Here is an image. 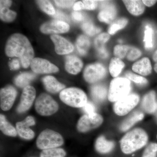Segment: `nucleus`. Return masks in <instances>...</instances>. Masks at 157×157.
<instances>
[{
	"label": "nucleus",
	"instance_id": "obj_34",
	"mask_svg": "<svg viewBox=\"0 0 157 157\" xmlns=\"http://www.w3.org/2000/svg\"><path fill=\"white\" fill-rule=\"evenodd\" d=\"M81 28L86 33L90 36H94L99 33L101 31L100 28L95 26L92 22L90 21L83 23L82 25Z\"/></svg>",
	"mask_w": 157,
	"mask_h": 157
},
{
	"label": "nucleus",
	"instance_id": "obj_33",
	"mask_svg": "<svg viewBox=\"0 0 157 157\" xmlns=\"http://www.w3.org/2000/svg\"><path fill=\"white\" fill-rule=\"evenodd\" d=\"M17 14L8 8H0V17L6 22H12L16 18Z\"/></svg>",
	"mask_w": 157,
	"mask_h": 157
},
{
	"label": "nucleus",
	"instance_id": "obj_35",
	"mask_svg": "<svg viewBox=\"0 0 157 157\" xmlns=\"http://www.w3.org/2000/svg\"><path fill=\"white\" fill-rule=\"evenodd\" d=\"M131 46L124 45H116L113 50V53L116 57L120 59L124 58L127 56Z\"/></svg>",
	"mask_w": 157,
	"mask_h": 157
},
{
	"label": "nucleus",
	"instance_id": "obj_32",
	"mask_svg": "<svg viewBox=\"0 0 157 157\" xmlns=\"http://www.w3.org/2000/svg\"><path fill=\"white\" fill-rule=\"evenodd\" d=\"M66 152L61 148H54L44 150L40 155V157H65Z\"/></svg>",
	"mask_w": 157,
	"mask_h": 157
},
{
	"label": "nucleus",
	"instance_id": "obj_26",
	"mask_svg": "<svg viewBox=\"0 0 157 157\" xmlns=\"http://www.w3.org/2000/svg\"><path fill=\"white\" fill-rule=\"evenodd\" d=\"M0 129L3 134L11 137H16L17 135L16 129L6 119L3 114L0 115Z\"/></svg>",
	"mask_w": 157,
	"mask_h": 157
},
{
	"label": "nucleus",
	"instance_id": "obj_37",
	"mask_svg": "<svg viewBox=\"0 0 157 157\" xmlns=\"http://www.w3.org/2000/svg\"><path fill=\"white\" fill-rule=\"evenodd\" d=\"M125 76L129 80H132L137 84L141 85H145L148 83V81L144 77L138 76L130 72H127Z\"/></svg>",
	"mask_w": 157,
	"mask_h": 157
},
{
	"label": "nucleus",
	"instance_id": "obj_39",
	"mask_svg": "<svg viewBox=\"0 0 157 157\" xmlns=\"http://www.w3.org/2000/svg\"><path fill=\"white\" fill-rule=\"evenodd\" d=\"M141 55V51L138 48L131 46L126 56L127 59L130 61H133L140 57Z\"/></svg>",
	"mask_w": 157,
	"mask_h": 157
},
{
	"label": "nucleus",
	"instance_id": "obj_36",
	"mask_svg": "<svg viewBox=\"0 0 157 157\" xmlns=\"http://www.w3.org/2000/svg\"><path fill=\"white\" fill-rule=\"evenodd\" d=\"M38 6L42 11L49 15H54L56 11L53 6L48 1H37Z\"/></svg>",
	"mask_w": 157,
	"mask_h": 157
},
{
	"label": "nucleus",
	"instance_id": "obj_8",
	"mask_svg": "<svg viewBox=\"0 0 157 157\" xmlns=\"http://www.w3.org/2000/svg\"><path fill=\"white\" fill-rule=\"evenodd\" d=\"M104 119L101 114L96 113L86 114L78 121L77 129L79 132L85 133L100 127Z\"/></svg>",
	"mask_w": 157,
	"mask_h": 157
},
{
	"label": "nucleus",
	"instance_id": "obj_48",
	"mask_svg": "<svg viewBox=\"0 0 157 157\" xmlns=\"http://www.w3.org/2000/svg\"><path fill=\"white\" fill-rule=\"evenodd\" d=\"M12 2L11 1H0V8H8L11 6Z\"/></svg>",
	"mask_w": 157,
	"mask_h": 157
},
{
	"label": "nucleus",
	"instance_id": "obj_6",
	"mask_svg": "<svg viewBox=\"0 0 157 157\" xmlns=\"http://www.w3.org/2000/svg\"><path fill=\"white\" fill-rule=\"evenodd\" d=\"M35 109L40 115L48 116L54 114L58 111L59 105L50 95L42 94L36 100Z\"/></svg>",
	"mask_w": 157,
	"mask_h": 157
},
{
	"label": "nucleus",
	"instance_id": "obj_42",
	"mask_svg": "<svg viewBox=\"0 0 157 157\" xmlns=\"http://www.w3.org/2000/svg\"><path fill=\"white\" fill-rule=\"evenodd\" d=\"M82 108L86 114H90L96 113L95 106L91 102H87L86 104Z\"/></svg>",
	"mask_w": 157,
	"mask_h": 157
},
{
	"label": "nucleus",
	"instance_id": "obj_4",
	"mask_svg": "<svg viewBox=\"0 0 157 157\" xmlns=\"http://www.w3.org/2000/svg\"><path fill=\"white\" fill-rule=\"evenodd\" d=\"M59 97L65 104L76 108L83 107L88 102L86 94L82 90L77 88L63 90L60 94Z\"/></svg>",
	"mask_w": 157,
	"mask_h": 157
},
{
	"label": "nucleus",
	"instance_id": "obj_50",
	"mask_svg": "<svg viewBox=\"0 0 157 157\" xmlns=\"http://www.w3.org/2000/svg\"><path fill=\"white\" fill-rule=\"evenodd\" d=\"M153 59L156 63H157V50L155 52L153 56Z\"/></svg>",
	"mask_w": 157,
	"mask_h": 157
},
{
	"label": "nucleus",
	"instance_id": "obj_16",
	"mask_svg": "<svg viewBox=\"0 0 157 157\" xmlns=\"http://www.w3.org/2000/svg\"><path fill=\"white\" fill-rule=\"evenodd\" d=\"M141 107L147 113H154L157 109L156 94L154 91H151L145 94L142 99Z\"/></svg>",
	"mask_w": 157,
	"mask_h": 157
},
{
	"label": "nucleus",
	"instance_id": "obj_18",
	"mask_svg": "<svg viewBox=\"0 0 157 157\" xmlns=\"http://www.w3.org/2000/svg\"><path fill=\"white\" fill-rule=\"evenodd\" d=\"M132 70L143 76H147L151 73L152 67L149 59L144 57L136 62L132 66Z\"/></svg>",
	"mask_w": 157,
	"mask_h": 157
},
{
	"label": "nucleus",
	"instance_id": "obj_27",
	"mask_svg": "<svg viewBox=\"0 0 157 157\" xmlns=\"http://www.w3.org/2000/svg\"><path fill=\"white\" fill-rule=\"evenodd\" d=\"M124 67V63L121 59L117 57L113 58L109 63V73L113 77H117Z\"/></svg>",
	"mask_w": 157,
	"mask_h": 157
},
{
	"label": "nucleus",
	"instance_id": "obj_49",
	"mask_svg": "<svg viewBox=\"0 0 157 157\" xmlns=\"http://www.w3.org/2000/svg\"><path fill=\"white\" fill-rule=\"evenodd\" d=\"M142 2L145 6L148 7H151L154 5L157 2V1L153 0H143Z\"/></svg>",
	"mask_w": 157,
	"mask_h": 157
},
{
	"label": "nucleus",
	"instance_id": "obj_25",
	"mask_svg": "<svg viewBox=\"0 0 157 157\" xmlns=\"http://www.w3.org/2000/svg\"><path fill=\"white\" fill-rule=\"evenodd\" d=\"M91 94L95 101L98 102H102L108 95L107 88L102 85H95L91 88Z\"/></svg>",
	"mask_w": 157,
	"mask_h": 157
},
{
	"label": "nucleus",
	"instance_id": "obj_41",
	"mask_svg": "<svg viewBox=\"0 0 157 157\" xmlns=\"http://www.w3.org/2000/svg\"><path fill=\"white\" fill-rule=\"evenodd\" d=\"M57 6L62 8H69L75 4L74 1H55Z\"/></svg>",
	"mask_w": 157,
	"mask_h": 157
},
{
	"label": "nucleus",
	"instance_id": "obj_51",
	"mask_svg": "<svg viewBox=\"0 0 157 157\" xmlns=\"http://www.w3.org/2000/svg\"><path fill=\"white\" fill-rule=\"evenodd\" d=\"M154 70L157 73V63H156L154 66Z\"/></svg>",
	"mask_w": 157,
	"mask_h": 157
},
{
	"label": "nucleus",
	"instance_id": "obj_13",
	"mask_svg": "<svg viewBox=\"0 0 157 157\" xmlns=\"http://www.w3.org/2000/svg\"><path fill=\"white\" fill-rule=\"evenodd\" d=\"M101 10L98 15V18L101 22L111 24L115 19L117 11L115 6L108 1H101Z\"/></svg>",
	"mask_w": 157,
	"mask_h": 157
},
{
	"label": "nucleus",
	"instance_id": "obj_14",
	"mask_svg": "<svg viewBox=\"0 0 157 157\" xmlns=\"http://www.w3.org/2000/svg\"><path fill=\"white\" fill-rule=\"evenodd\" d=\"M70 29V26L65 21L53 20L45 23L41 25L40 30L44 34H60L67 33Z\"/></svg>",
	"mask_w": 157,
	"mask_h": 157
},
{
	"label": "nucleus",
	"instance_id": "obj_17",
	"mask_svg": "<svg viewBox=\"0 0 157 157\" xmlns=\"http://www.w3.org/2000/svg\"><path fill=\"white\" fill-rule=\"evenodd\" d=\"M83 63L79 58L74 56H67L65 63V69L70 74L76 75L81 71Z\"/></svg>",
	"mask_w": 157,
	"mask_h": 157
},
{
	"label": "nucleus",
	"instance_id": "obj_15",
	"mask_svg": "<svg viewBox=\"0 0 157 157\" xmlns=\"http://www.w3.org/2000/svg\"><path fill=\"white\" fill-rule=\"evenodd\" d=\"M50 38L54 44L55 49L58 54H67L73 51L74 47L72 43L63 37L57 35H52Z\"/></svg>",
	"mask_w": 157,
	"mask_h": 157
},
{
	"label": "nucleus",
	"instance_id": "obj_24",
	"mask_svg": "<svg viewBox=\"0 0 157 157\" xmlns=\"http://www.w3.org/2000/svg\"><path fill=\"white\" fill-rule=\"evenodd\" d=\"M17 134L21 138L26 140H31L35 137V133L23 121L18 122L16 124Z\"/></svg>",
	"mask_w": 157,
	"mask_h": 157
},
{
	"label": "nucleus",
	"instance_id": "obj_5",
	"mask_svg": "<svg viewBox=\"0 0 157 157\" xmlns=\"http://www.w3.org/2000/svg\"><path fill=\"white\" fill-rule=\"evenodd\" d=\"M64 143V139L59 133L50 129L42 131L38 136L36 146L39 149L57 148Z\"/></svg>",
	"mask_w": 157,
	"mask_h": 157
},
{
	"label": "nucleus",
	"instance_id": "obj_23",
	"mask_svg": "<svg viewBox=\"0 0 157 157\" xmlns=\"http://www.w3.org/2000/svg\"><path fill=\"white\" fill-rule=\"evenodd\" d=\"M128 11L135 16H139L143 14L145 7L142 1L125 0L123 1Z\"/></svg>",
	"mask_w": 157,
	"mask_h": 157
},
{
	"label": "nucleus",
	"instance_id": "obj_44",
	"mask_svg": "<svg viewBox=\"0 0 157 157\" xmlns=\"http://www.w3.org/2000/svg\"><path fill=\"white\" fill-rule=\"evenodd\" d=\"M53 16L56 18L59 19L58 20L63 21H69V17L67 16V15L59 11L56 12L55 14Z\"/></svg>",
	"mask_w": 157,
	"mask_h": 157
},
{
	"label": "nucleus",
	"instance_id": "obj_19",
	"mask_svg": "<svg viewBox=\"0 0 157 157\" xmlns=\"http://www.w3.org/2000/svg\"><path fill=\"white\" fill-rule=\"evenodd\" d=\"M144 115L142 112L139 111L132 113L128 117L121 123L119 128L121 132H124L128 130L133 127L135 124L143 120Z\"/></svg>",
	"mask_w": 157,
	"mask_h": 157
},
{
	"label": "nucleus",
	"instance_id": "obj_29",
	"mask_svg": "<svg viewBox=\"0 0 157 157\" xmlns=\"http://www.w3.org/2000/svg\"><path fill=\"white\" fill-rule=\"evenodd\" d=\"M90 45L89 39L84 35L79 36L76 40V48L78 52L82 55H85L87 53Z\"/></svg>",
	"mask_w": 157,
	"mask_h": 157
},
{
	"label": "nucleus",
	"instance_id": "obj_22",
	"mask_svg": "<svg viewBox=\"0 0 157 157\" xmlns=\"http://www.w3.org/2000/svg\"><path fill=\"white\" fill-rule=\"evenodd\" d=\"M42 80L46 90L52 94L59 92L65 87L64 85L59 82L56 78L52 76H45Z\"/></svg>",
	"mask_w": 157,
	"mask_h": 157
},
{
	"label": "nucleus",
	"instance_id": "obj_52",
	"mask_svg": "<svg viewBox=\"0 0 157 157\" xmlns=\"http://www.w3.org/2000/svg\"></svg>",
	"mask_w": 157,
	"mask_h": 157
},
{
	"label": "nucleus",
	"instance_id": "obj_12",
	"mask_svg": "<svg viewBox=\"0 0 157 157\" xmlns=\"http://www.w3.org/2000/svg\"><path fill=\"white\" fill-rule=\"evenodd\" d=\"M30 67L34 73L39 74L55 73L59 71L56 66L47 60L39 58H34L31 62Z\"/></svg>",
	"mask_w": 157,
	"mask_h": 157
},
{
	"label": "nucleus",
	"instance_id": "obj_7",
	"mask_svg": "<svg viewBox=\"0 0 157 157\" xmlns=\"http://www.w3.org/2000/svg\"><path fill=\"white\" fill-rule=\"evenodd\" d=\"M140 97L137 94H129L115 102L113 111L120 116L126 115L137 106Z\"/></svg>",
	"mask_w": 157,
	"mask_h": 157
},
{
	"label": "nucleus",
	"instance_id": "obj_31",
	"mask_svg": "<svg viewBox=\"0 0 157 157\" xmlns=\"http://www.w3.org/2000/svg\"><path fill=\"white\" fill-rule=\"evenodd\" d=\"M154 31L151 26L147 25L145 26L144 31V47L146 49H149L153 47Z\"/></svg>",
	"mask_w": 157,
	"mask_h": 157
},
{
	"label": "nucleus",
	"instance_id": "obj_47",
	"mask_svg": "<svg viewBox=\"0 0 157 157\" xmlns=\"http://www.w3.org/2000/svg\"><path fill=\"white\" fill-rule=\"evenodd\" d=\"M73 8L75 11H79L84 9V5L82 2H77L73 5Z\"/></svg>",
	"mask_w": 157,
	"mask_h": 157
},
{
	"label": "nucleus",
	"instance_id": "obj_2",
	"mask_svg": "<svg viewBox=\"0 0 157 157\" xmlns=\"http://www.w3.org/2000/svg\"><path fill=\"white\" fill-rule=\"evenodd\" d=\"M148 139V135L143 129H134L128 132L121 139V150L125 154H131L145 146Z\"/></svg>",
	"mask_w": 157,
	"mask_h": 157
},
{
	"label": "nucleus",
	"instance_id": "obj_21",
	"mask_svg": "<svg viewBox=\"0 0 157 157\" xmlns=\"http://www.w3.org/2000/svg\"><path fill=\"white\" fill-rule=\"evenodd\" d=\"M114 147V142L107 140L104 136H101L98 137L95 144L96 151L101 154L109 153L113 149Z\"/></svg>",
	"mask_w": 157,
	"mask_h": 157
},
{
	"label": "nucleus",
	"instance_id": "obj_10",
	"mask_svg": "<svg viewBox=\"0 0 157 157\" xmlns=\"http://www.w3.org/2000/svg\"><path fill=\"white\" fill-rule=\"evenodd\" d=\"M36 96V91L33 86H28L23 90L20 102L17 108L18 113H23L32 107Z\"/></svg>",
	"mask_w": 157,
	"mask_h": 157
},
{
	"label": "nucleus",
	"instance_id": "obj_9",
	"mask_svg": "<svg viewBox=\"0 0 157 157\" xmlns=\"http://www.w3.org/2000/svg\"><path fill=\"white\" fill-rule=\"evenodd\" d=\"M107 74L106 69L101 63L92 64L85 68L83 73L85 80L90 83H95L104 78Z\"/></svg>",
	"mask_w": 157,
	"mask_h": 157
},
{
	"label": "nucleus",
	"instance_id": "obj_45",
	"mask_svg": "<svg viewBox=\"0 0 157 157\" xmlns=\"http://www.w3.org/2000/svg\"><path fill=\"white\" fill-rule=\"evenodd\" d=\"M9 66L11 70H16L19 69L20 63L17 59H14L9 63Z\"/></svg>",
	"mask_w": 157,
	"mask_h": 157
},
{
	"label": "nucleus",
	"instance_id": "obj_28",
	"mask_svg": "<svg viewBox=\"0 0 157 157\" xmlns=\"http://www.w3.org/2000/svg\"><path fill=\"white\" fill-rule=\"evenodd\" d=\"M36 77V75L32 73H24L20 74L14 79V83L20 87H25L29 86L31 81Z\"/></svg>",
	"mask_w": 157,
	"mask_h": 157
},
{
	"label": "nucleus",
	"instance_id": "obj_20",
	"mask_svg": "<svg viewBox=\"0 0 157 157\" xmlns=\"http://www.w3.org/2000/svg\"><path fill=\"white\" fill-rule=\"evenodd\" d=\"M110 36L107 33L99 35L95 39L94 45L99 56L102 58H107L108 56V52L105 48V44L109 40Z\"/></svg>",
	"mask_w": 157,
	"mask_h": 157
},
{
	"label": "nucleus",
	"instance_id": "obj_11",
	"mask_svg": "<svg viewBox=\"0 0 157 157\" xmlns=\"http://www.w3.org/2000/svg\"><path fill=\"white\" fill-rule=\"evenodd\" d=\"M17 95V91L13 86H8L0 91V106L4 111L11 109L14 104Z\"/></svg>",
	"mask_w": 157,
	"mask_h": 157
},
{
	"label": "nucleus",
	"instance_id": "obj_1",
	"mask_svg": "<svg viewBox=\"0 0 157 157\" xmlns=\"http://www.w3.org/2000/svg\"><path fill=\"white\" fill-rule=\"evenodd\" d=\"M5 52L9 57H17L23 67H28L33 59V46L26 37L21 34L15 33L9 37L6 42Z\"/></svg>",
	"mask_w": 157,
	"mask_h": 157
},
{
	"label": "nucleus",
	"instance_id": "obj_40",
	"mask_svg": "<svg viewBox=\"0 0 157 157\" xmlns=\"http://www.w3.org/2000/svg\"><path fill=\"white\" fill-rule=\"evenodd\" d=\"M85 9L93 10L97 8L98 5V1H82Z\"/></svg>",
	"mask_w": 157,
	"mask_h": 157
},
{
	"label": "nucleus",
	"instance_id": "obj_3",
	"mask_svg": "<svg viewBox=\"0 0 157 157\" xmlns=\"http://www.w3.org/2000/svg\"><path fill=\"white\" fill-rule=\"evenodd\" d=\"M131 90L130 80L127 78L117 77L113 79L108 92V100L114 102L128 95Z\"/></svg>",
	"mask_w": 157,
	"mask_h": 157
},
{
	"label": "nucleus",
	"instance_id": "obj_38",
	"mask_svg": "<svg viewBox=\"0 0 157 157\" xmlns=\"http://www.w3.org/2000/svg\"><path fill=\"white\" fill-rule=\"evenodd\" d=\"M157 155V144L151 143L145 149L142 157H156Z\"/></svg>",
	"mask_w": 157,
	"mask_h": 157
},
{
	"label": "nucleus",
	"instance_id": "obj_30",
	"mask_svg": "<svg viewBox=\"0 0 157 157\" xmlns=\"http://www.w3.org/2000/svg\"><path fill=\"white\" fill-rule=\"evenodd\" d=\"M128 23V19L125 18H121L113 22L108 29V33L110 35L115 34L117 31L124 29Z\"/></svg>",
	"mask_w": 157,
	"mask_h": 157
},
{
	"label": "nucleus",
	"instance_id": "obj_43",
	"mask_svg": "<svg viewBox=\"0 0 157 157\" xmlns=\"http://www.w3.org/2000/svg\"><path fill=\"white\" fill-rule=\"evenodd\" d=\"M72 17L73 20L76 21H82L84 19L83 14L81 12L77 11H74L72 13Z\"/></svg>",
	"mask_w": 157,
	"mask_h": 157
},
{
	"label": "nucleus",
	"instance_id": "obj_46",
	"mask_svg": "<svg viewBox=\"0 0 157 157\" xmlns=\"http://www.w3.org/2000/svg\"><path fill=\"white\" fill-rule=\"evenodd\" d=\"M23 121L29 127L32 126L36 124V122H35L34 117L31 116H29L26 117Z\"/></svg>",
	"mask_w": 157,
	"mask_h": 157
}]
</instances>
